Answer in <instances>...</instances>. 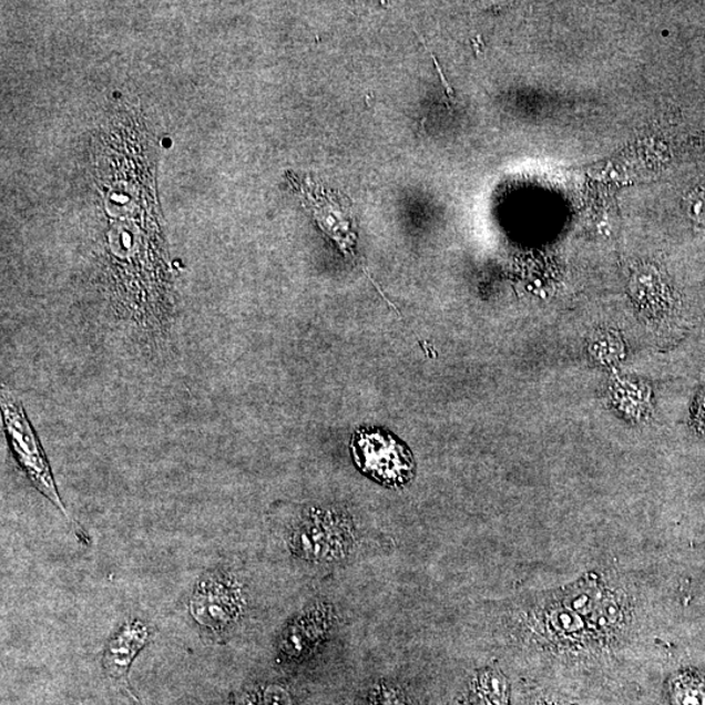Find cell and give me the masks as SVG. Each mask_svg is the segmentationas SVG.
<instances>
[{
	"label": "cell",
	"instance_id": "6da1fadb",
	"mask_svg": "<svg viewBox=\"0 0 705 705\" xmlns=\"http://www.w3.org/2000/svg\"><path fill=\"white\" fill-rule=\"evenodd\" d=\"M0 408H2V421L7 442H9L14 460H17L19 467L23 469V472L29 481L33 483V487L39 490L43 497L48 498L49 501L62 512V515L70 521L78 538L88 543L90 539L86 538L82 527L71 518L70 512L65 509L61 494H59L45 451H43L32 422L29 421L23 401L6 385L2 386V392H0Z\"/></svg>",
	"mask_w": 705,
	"mask_h": 705
},
{
	"label": "cell",
	"instance_id": "7a4b0ae2",
	"mask_svg": "<svg viewBox=\"0 0 705 705\" xmlns=\"http://www.w3.org/2000/svg\"><path fill=\"white\" fill-rule=\"evenodd\" d=\"M293 555L314 564L345 560L356 545L355 528L348 519L334 512H306L286 533Z\"/></svg>",
	"mask_w": 705,
	"mask_h": 705
},
{
	"label": "cell",
	"instance_id": "3957f363",
	"mask_svg": "<svg viewBox=\"0 0 705 705\" xmlns=\"http://www.w3.org/2000/svg\"><path fill=\"white\" fill-rule=\"evenodd\" d=\"M350 448L362 472L387 487H401L413 479L416 464L410 451L385 430H358Z\"/></svg>",
	"mask_w": 705,
	"mask_h": 705
},
{
	"label": "cell",
	"instance_id": "277c9868",
	"mask_svg": "<svg viewBox=\"0 0 705 705\" xmlns=\"http://www.w3.org/2000/svg\"><path fill=\"white\" fill-rule=\"evenodd\" d=\"M190 611L201 627L222 635L244 614L245 597L238 580L226 571H213L197 582Z\"/></svg>",
	"mask_w": 705,
	"mask_h": 705
},
{
	"label": "cell",
	"instance_id": "5b68a950",
	"mask_svg": "<svg viewBox=\"0 0 705 705\" xmlns=\"http://www.w3.org/2000/svg\"><path fill=\"white\" fill-rule=\"evenodd\" d=\"M303 191L304 203L313 212L315 219L330 238L348 255V248L355 244L356 235L352 233L351 204L347 196L315 185L313 181L298 183Z\"/></svg>",
	"mask_w": 705,
	"mask_h": 705
},
{
	"label": "cell",
	"instance_id": "8992f818",
	"mask_svg": "<svg viewBox=\"0 0 705 705\" xmlns=\"http://www.w3.org/2000/svg\"><path fill=\"white\" fill-rule=\"evenodd\" d=\"M333 626V609L329 605L319 604L306 609L283 631L278 641V653L286 661H303L313 655L326 641Z\"/></svg>",
	"mask_w": 705,
	"mask_h": 705
},
{
	"label": "cell",
	"instance_id": "52a82bcc",
	"mask_svg": "<svg viewBox=\"0 0 705 705\" xmlns=\"http://www.w3.org/2000/svg\"><path fill=\"white\" fill-rule=\"evenodd\" d=\"M150 636L151 630L143 621L131 620L124 623L110 638L104 652V658H102V665H104L108 677L126 689L134 699H136V696L132 693L129 673L139 652L149 643Z\"/></svg>",
	"mask_w": 705,
	"mask_h": 705
},
{
	"label": "cell",
	"instance_id": "ba28073f",
	"mask_svg": "<svg viewBox=\"0 0 705 705\" xmlns=\"http://www.w3.org/2000/svg\"><path fill=\"white\" fill-rule=\"evenodd\" d=\"M469 702L472 705H510V683L501 672L481 671L470 685Z\"/></svg>",
	"mask_w": 705,
	"mask_h": 705
},
{
	"label": "cell",
	"instance_id": "9c48e42d",
	"mask_svg": "<svg viewBox=\"0 0 705 705\" xmlns=\"http://www.w3.org/2000/svg\"><path fill=\"white\" fill-rule=\"evenodd\" d=\"M673 705H705V681L693 673H682L670 686Z\"/></svg>",
	"mask_w": 705,
	"mask_h": 705
},
{
	"label": "cell",
	"instance_id": "30bf717a",
	"mask_svg": "<svg viewBox=\"0 0 705 705\" xmlns=\"http://www.w3.org/2000/svg\"><path fill=\"white\" fill-rule=\"evenodd\" d=\"M238 705H294L292 694L288 688L267 683L248 688L238 699Z\"/></svg>",
	"mask_w": 705,
	"mask_h": 705
},
{
	"label": "cell",
	"instance_id": "8fae6325",
	"mask_svg": "<svg viewBox=\"0 0 705 705\" xmlns=\"http://www.w3.org/2000/svg\"><path fill=\"white\" fill-rule=\"evenodd\" d=\"M374 705H408L396 689L381 687Z\"/></svg>",
	"mask_w": 705,
	"mask_h": 705
},
{
	"label": "cell",
	"instance_id": "7c38bea8",
	"mask_svg": "<svg viewBox=\"0 0 705 705\" xmlns=\"http://www.w3.org/2000/svg\"><path fill=\"white\" fill-rule=\"evenodd\" d=\"M163 145L166 146V149H168V146H172V141L171 139H164Z\"/></svg>",
	"mask_w": 705,
	"mask_h": 705
}]
</instances>
